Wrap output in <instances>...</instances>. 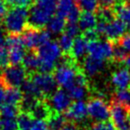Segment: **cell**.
I'll list each match as a JSON object with an SVG mask.
<instances>
[{
  "instance_id": "83f0119b",
  "label": "cell",
  "mask_w": 130,
  "mask_h": 130,
  "mask_svg": "<svg viewBox=\"0 0 130 130\" xmlns=\"http://www.w3.org/2000/svg\"><path fill=\"white\" fill-rule=\"evenodd\" d=\"M57 44L60 48L61 52L63 55H70L71 50L74 44V39L73 37L67 36L66 34H62L59 36L58 39H57Z\"/></svg>"
},
{
  "instance_id": "cb8c5ba5",
  "label": "cell",
  "mask_w": 130,
  "mask_h": 130,
  "mask_svg": "<svg viewBox=\"0 0 130 130\" xmlns=\"http://www.w3.org/2000/svg\"><path fill=\"white\" fill-rule=\"evenodd\" d=\"M19 114H20L19 107L9 105V104H6V103L0 106V119L14 120L15 118L18 117Z\"/></svg>"
},
{
  "instance_id": "7dc6e473",
  "label": "cell",
  "mask_w": 130,
  "mask_h": 130,
  "mask_svg": "<svg viewBox=\"0 0 130 130\" xmlns=\"http://www.w3.org/2000/svg\"><path fill=\"white\" fill-rule=\"evenodd\" d=\"M128 122H129V123H130V113H129V116H128Z\"/></svg>"
},
{
  "instance_id": "f1b7e54d",
  "label": "cell",
  "mask_w": 130,
  "mask_h": 130,
  "mask_svg": "<svg viewBox=\"0 0 130 130\" xmlns=\"http://www.w3.org/2000/svg\"><path fill=\"white\" fill-rule=\"evenodd\" d=\"M112 100L130 108V88L117 90L114 94Z\"/></svg>"
},
{
  "instance_id": "9a60e30c",
  "label": "cell",
  "mask_w": 130,
  "mask_h": 130,
  "mask_svg": "<svg viewBox=\"0 0 130 130\" xmlns=\"http://www.w3.org/2000/svg\"><path fill=\"white\" fill-rule=\"evenodd\" d=\"M111 83L117 90L127 89L130 85V70L121 68L115 71L111 76Z\"/></svg>"
},
{
  "instance_id": "ac0fdd59",
  "label": "cell",
  "mask_w": 130,
  "mask_h": 130,
  "mask_svg": "<svg viewBox=\"0 0 130 130\" xmlns=\"http://www.w3.org/2000/svg\"><path fill=\"white\" fill-rule=\"evenodd\" d=\"M22 64H23L22 66L27 71L28 75L37 73V71H39L40 69V59L37 56V52L32 51L30 53L26 54Z\"/></svg>"
},
{
  "instance_id": "7402d4cb",
  "label": "cell",
  "mask_w": 130,
  "mask_h": 130,
  "mask_svg": "<svg viewBox=\"0 0 130 130\" xmlns=\"http://www.w3.org/2000/svg\"><path fill=\"white\" fill-rule=\"evenodd\" d=\"M67 119L64 116V114H59L54 112L52 116L47 121L49 130H62L66 124H67Z\"/></svg>"
},
{
  "instance_id": "74e56055",
  "label": "cell",
  "mask_w": 130,
  "mask_h": 130,
  "mask_svg": "<svg viewBox=\"0 0 130 130\" xmlns=\"http://www.w3.org/2000/svg\"><path fill=\"white\" fill-rule=\"evenodd\" d=\"M117 43L119 45H121L127 53H130V32L125 34Z\"/></svg>"
},
{
  "instance_id": "8fae6325",
  "label": "cell",
  "mask_w": 130,
  "mask_h": 130,
  "mask_svg": "<svg viewBox=\"0 0 130 130\" xmlns=\"http://www.w3.org/2000/svg\"><path fill=\"white\" fill-rule=\"evenodd\" d=\"M126 30H127L126 25L119 18H116L111 22L106 23L103 36L108 39V41L116 43L125 35Z\"/></svg>"
},
{
  "instance_id": "ee69618b",
  "label": "cell",
  "mask_w": 130,
  "mask_h": 130,
  "mask_svg": "<svg viewBox=\"0 0 130 130\" xmlns=\"http://www.w3.org/2000/svg\"><path fill=\"white\" fill-rule=\"evenodd\" d=\"M6 46V38L3 36V34L0 32V49Z\"/></svg>"
},
{
  "instance_id": "277c9868",
  "label": "cell",
  "mask_w": 130,
  "mask_h": 130,
  "mask_svg": "<svg viewBox=\"0 0 130 130\" xmlns=\"http://www.w3.org/2000/svg\"><path fill=\"white\" fill-rule=\"evenodd\" d=\"M28 73L23 66L12 65L3 70L1 78L8 88L22 87L26 79L28 78Z\"/></svg>"
},
{
  "instance_id": "4316f807",
  "label": "cell",
  "mask_w": 130,
  "mask_h": 130,
  "mask_svg": "<svg viewBox=\"0 0 130 130\" xmlns=\"http://www.w3.org/2000/svg\"><path fill=\"white\" fill-rule=\"evenodd\" d=\"M75 7L74 0H57V15L67 18L71 10Z\"/></svg>"
},
{
  "instance_id": "d4e9b609",
  "label": "cell",
  "mask_w": 130,
  "mask_h": 130,
  "mask_svg": "<svg viewBox=\"0 0 130 130\" xmlns=\"http://www.w3.org/2000/svg\"><path fill=\"white\" fill-rule=\"evenodd\" d=\"M90 87L89 85H81V84H74L69 90L68 94L73 100L80 101L81 99L86 97L87 93L89 92Z\"/></svg>"
},
{
  "instance_id": "52a82bcc",
  "label": "cell",
  "mask_w": 130,
  "mask_h": 130,
  "mask_svg": "<svg viewBox=\"0 0 130 130\" xmlns=\"http://www.w3.org/2000/svg\"><path fill=\"white\" fill-rule=\"evenodd\" d=\"M29 77L38 87V89L43 94L45 100L51 98L57 91V83L52 74L37 72L29 75Z\"/></svg>"
},
{
  "instance_id": "9c48e42d",
  "label": "cell",
  "mask_w": 130,
  "mask_h": 130,
  "mask_svg": "<svg viewBox=\"0 0 130 130\" xmlns=\"http://www.w3.org/2000/svg\"><path fill=\"white\" fill-rule=\"evenodd\" d=\"M113 43L108 40H94L88 42L87 52L90 57L100 60H113Z\"/></svg>"
},
{
  "instance_id": "5bb4252c",
  "label": "cell",
  "mask_w": 130,
  "mask_h": 130,
  "mask_svg": "<svg viewBox=\"0 0 130 130\" xmlns=\"http://www.w3.org/2000/svg\"><path fill=\"white\" fill-rule=\"evenodd\" d=\"M39 32H40V30L27 27V29L21 36L25 48L32 50V51H37V49L40 47Z\"/></svg>"
},
{
  "instance_id": "681fc988",
  "label": "cell",
  "mask_w": 130,
  "mask_h": 130,
  "mask_svg": "<svg viewBox=\"0 0 130 130\" xmlns=\"http://www.w3.org/2000/svg\"><path fill=\"white\" fill-rule=\"evenodd\" d=\"M129 3H130V0H129Z\"/></svg>"
},
{
  "instance_id": "2e32d148",
  "label": "cell",
  "mask_w": 130,
  "mask_h": 130,
  "mask_svg": "<svg viewBox=\"0 0 130 130\" xmlns=\"http://www.w3.org/2000/svg\"><path fill=\"white\" fill-rule=\"evenodd\" d=\"M104 61L100 60L94 57H86L83 60V65H82V70L84 74L86 75V77H94L98 75L99 73H101L103 68H104Z\"/></svg>"
},
{
  "instance_id": "bcb514c9",
  "label": "cell",
  "mask_w": 130,
  "mask_h": 130,
  "mask_svg": "<svg viewBox=\"0 0 130 130\" xmlns=\"http://www.w3.org/2000/svg\"><path fill=\"white\" fill-rule=\"evenodd\" d=\"M127 0H117V4H123V3H126Z\"/></svg>"
},
{
  "instance_id": "c3c4849f",
  "label": "cell",
  "mask_w": 130,
  "mask_h": 130,
  "mask_svg": "<svg viewBox=\"0 0 130 130\" xmlns=\"http://www.w3.org/2000/svg\"><path fill=\"white\" fill-rule=\"evenodd\" d=\"M0 128H1V125H0Z\"/></svg>"
},
{
  "instance_id": "30bf717a",
  "label": "cell",
  "mask_w": 130,
  "mask_h": 130,
  "mask_svg": "<svg viewBox=\"0 0 130 130\" xmlns=\"http://www.w3.org/2000/svg\"><path fill=\"white\" fill-rule=\"evenodd\" d=\"M46 102L54 112L59 114H64L73 103L69 94L63 89H57L52 97L46 100Z\"/></svg>"
},
{
  "instance_id": "ab89813d",
  "label": "cell",
  "mask_w": 130,
  "mask_h": 130,
  "mask_svg": "<svg viewBox=\"0 0 130 130\" xmlns=\"http://www.w3.org/2000/svg\"><path fill=\"white\" fill-rule=\"evenodd\" d=\"M8 89V87L5 85L2 78H1V75H0V106L3 105L5 102V96H6V91Z\"/></svg>"
},
{
  "instance_id": "ba28073f",
  "label": "cell",
  "mask_w": 130,
  "mask_h": 130,
  "mask_svg": "<svg viewBox=\"0 0 130 130\" xmlns=\"http://www.w3.org/2000/svg\"><path fill=\"white\" fill-rule=\"evenodd\" d=\"M6 47L9 50L10 63L12 65H19L23 62L26 51L21 36L9 35L6 38Z\"/></svg>"
},
{
  "instance_id": "f546056e",
  "label": "cell",
  "mask_w": 130,
  "mask_h": 130,
  "mask_svg": "<svg viewBox=\"0 0 130 130\" xmlns=\"http://www.w3.org/2000/svg\"><path fill=\"white\" fill-rule=\"evenodd\" d=\"M77 6L82 12H97L100 8L99 0H77Z\"/></svg>"
},
{
  "instance_id": "1f68e13d",
  "label": "cell",
  "mask_w": 130,
  "mask_h": 130,
  "mask_svg": "<svg viewBox=\"0 0 130 130\" xmlns=\"http://www.w3.org/2000/svg\"><path fill=\"white\" fill-rule=\"evenodd\" d=\"M6 4L10 6L11 8H14V7H27L30 8L35 0H4Z\"/></svg>"
},
{
  "instance_id": "603a6c76",
  "label": "cell",
  "mask_w": 130,
  "mask_h": 130,
  "mask_svg": "<svg viewBox=\"0 0 130 130\" xmlns=\"http://www.w3.org/2000/svg\"><path fill=\"white\" fill-rule=\"evenodd\" d=\"M115 11L119 19L122 21L127 28H130V3L117 4L115 6Z\"/></svg>"
},
{
  "instance_id": "4dcf8cb0",
  "label": "cell",
  "mask_w": 130,
  "mask_h": 130,
  "mask_svg": "<svg viewBox=\"0 0 130 130\" xmlns=\"http://www.w3.org/2000/svg\"><path fill=\"white\" fill-rule=\"evenodd\" d=\"M113 60L116 62H123L125 57L128 56L127 52L117 42L113 43Z\"/></svg>"
},
{
  "instance_id": "d6a6232c",
  "label": "cell",
  "mask_w": 130,
  "mask_h": 130,
  "mask_svg": "<svg viewBox=\"0 0 130 130\" xmlns=\"http://www.w3.org/2000/svg\"><path fill=\"white\" fill-rule=\"evenodd\" d=\"M10 63V56H9V50L5 46L0 49V69H6L9 67Z\"/></svg>"
},
{
  "instance_id": "44dd1931",
  "label": "cell",
  "mask_w": 130,
  "mask_h": 130,
  "mask_svg": "<svg viewBox=\"0 0 130 130\" xmlns=\"http://www.w3.org/2000/svg\"><path fill=\"white\" fill-rule=\"evenodd\" d=\"M66 24L67 23L65 22V18L56 14L51 18V20L49 21V23L47 24V30L50 32V34L58 35L65 31Z\"/></svg>"
},
{
  "instance_id": "d590c367",
  "label": "cell",
  "mask_w": 130,
  "mask_h": 130,
  "mask_svg": "<svg viewBox=\"0 0 130 130\" xmlns=\"http://www.w3.org/2000/svg\"><path fill=\"white\" fill-rule=\"evenodd\" d=\"M91 130H116V128L111 121H105L93 123L91 126Z\"/></svg>"
},
{
  "instance_id": "836d02e7",
  "label": "cell",
  "mask_w": 130,
  "mask_h": 130,
  "mask_svg": "<svg viewBox=\"0 0 130 130\" xmlns=\"http://www.w3.org/2000/svg\"><path fill=\"white\" fill-rule=\"evenodd\" d=\"M80 29L78 27V23H67L66 27H65L64 34L71 37H77L79 35Z\"/></svg>"
},
{
  "instance_id": "4fadbf2b",
  "label": "cell",
  "mask_w": 130,
  "mask_h": 130,
  "mask_svg": "<svg viewBox=\"0 0 130 130\" xmlns=\"http://www.w3.org/2000/svg\"><path fill=\"white\" fill-rule=\"evenodd\" d=\"M54 111L49 106L46 100H38L30 111V114L35 121H45L47 122L52 116Z\"/></svg>"
},
{
  "instance_id": "3957f363",
  "label": "cell",
  "mask_w": 130,
  "mask_h": 130,
  "mask_svg": "<svg viewBox=\"0 0 130 130\" xmlns=\"http://www.w3.org/2000/svg\"><path fill=\"white\" fill-rule=\"evenodd\" d=\"M29 8L14 7L9 10L4 17L5 29L10 35L20 36L28 27Z\"/></svg>"
},
{
  "instance_id": "484cf974",
  "label": "cell",
  "mask_w": 130,
  "mask_h": 130,
  "mask_svg": "<svg viewBox=\"0 0 130 130\" xmlns=\"http://www.w3.org/2000/svg\"><path fill=\"white\" fill-rule=\"evenodd\" d=\"M17 125L19 130H31L32 123L35 122V119L32 117V115L27 112H20L17 117Z\"/></svg>"
},
{
  "instance_id": "8d00e7d4",
  "label": "cell",
  "mask_w": 130,
  "mask_h": 130,
  "mask_svg": "<svg viewBox=\"0 0 130 130\" xmlns=\"http://www.w3.org/2000/svg\"><path fill=\"white\" fill-rule=\"evenodd\" d=\"M0 130H19L17 122L14 120H5V119H0Z\"/></svg>"
},
{
  "instance_id": "7c38bea8",
  "label": "cell",
  "mask_w": 130,
  "mask_h": 130,
  "mask_svg": "<svg viewBox=\"0 0 130 130\" xmlns=\"http://www.w3.org/2000/svg\"><path fill=\"white\" fill-rule=\"evenodd\" d=\"M67 121L70 122H79L85 120L88 116V109H87V103L82 101H77L73 102L69 109L64 113Z\"/></svg>"
},
{
  "instance_id": "b9f144b4",
  "label": "cell",
  "mask_w": 130,
  "mask_h": 130,
  "mask_svg": "<svg viewBox=\"0 0 130 130\" xmlns=\"http://www.w3.org/2000/svg\"><path fill=\"white\" fill-rule=\"evenodd\" d=\"M8 5L4 2V0H0V18H3L8 13Z\"/></svg>"
},
{
  "instance_id": "d6986e66",
  "label": "cell",
  "mask_w": 130,
  "mask_h": 130,
  "mask_svg": "<svg viewBox=\"0 0 130 130\" xmlns=\"http://www.w3.org/2000/svg\"><path fill=\"white\" fill-rule=\"evenodd\" d=\"M98 24V18L95 13L89 12H82L78 20V27L81 32H86L88 30L96 29Z\"/></svg>"
},
{
  "instance_id": "f35d334b",
  "label": "cell",
  "mask_w": 130,
  "mask_h": 130,
  "mask_svg": "<svg viewBox=\"0 0 130 130\" xmlns=\"http://www.w3.org/2000/svg\"><path fill=\"white\" fill-rule=\"evenodd\" d=\"M31 130H49L48 123L45 121H35Z\"/></svg>"
},
{
  "instance_id": "6da1fadb",
  "label": "cell",
  "mask_w": 130,
  "mask_h": 130,
  "mask_svg": "<svg viewBox=\"0 0 130 130\" xmlns=\"http://www.w3.org/2000/svg\"><path fill=\"white\" fill-rule=\"evenodd\" d=\"M57 0H35L29 8L28 27L41 30L57 12Z\"/></svg>"
},
{
  "instance_id": "ffe728a7",
  "label": "cell",
  "mask_w": 130,
  "mask_h": 130,
  "mask_svg": "<svg viewBox=\"0 0 130 130\" xmlns=\"http://www.w3.org/2000/svg\"><path fill=\"white\" fill-rule=\"evenodd\" d=\"M23 98H24V94L19 88H8L6 91L4 103L19 107L23 101Z\"/></svg>"
},
{
  "instance_id": "60d3db41",
  "label": "cell",
  "mask_w": 130,
  "mask_h": 130,
  "mask_svg": "<svg viewBox=\"0 0 130 130\" xmlns=\"http://www.w3.org/2000/svg\"><path fill=\"white\" fill-rule=\"evenodd\" d=\"M100 7H105V8H115L117 0H99Z\"/></svg>"
},
{
  "instance_id": "7bdbcfd3",
  "label": "cell",
  "mask_w": 130,
  "mask_h": 130,
  "mask_svg": "<svg viewBox=\"0 0 130 130\" xmlns=\"http://www.w3.org/2000/svg\"><path fill=\"white\" fill-rule=\"evenodd\" d=\"M62 130H80V129H79V127H78L76 123L68 122H67V124L63 127V129Z\"/></svg>"
},
{
  "instance_id": "5b68a950",
  "label": "cell",
  "mask_w": 130,
  "mask_h": 130,
  "mask_svg": "<svg viewBox=\"0 0 130 130\" xmlns=\"http://www.w3.org/2000/svg\"><path fill=\"white\" fill-rule=\"evenodd\" d=\"M88 116L95 122L109 121L110 108L104 99L101 97L91 98L87 102Z\"/></svg>"
},
{
  "instance_id": "8992f818",
  "label": "cell",
  "mask_w": 130,
  "mask_h": 130,
  "mask_svg": "<svg viewBox=\"0 0 130 130\" xmlns=\"http://www.w3.org/2000/svg\"><path fill=\"white\" fill-rule=\"evenodd\" d=\"M110 118L116 130H130V123L128 116L130 108L122 105L115 101H111L109 103Z\"/></svg>"
},
{
  "instance_id": "7a4b0ae2",
  "label": "cell",
  "mask_w": 130,
  "mask_h": 130,
  "mask_svg": "<svg viewBox=\"0 0 130 130\" xmlns=\"http://www.w3.org/2000/svg\"><path fill=\"white\" fill-rule=\"evenodd\" d=\"M36 52L40 59V73L47 74L55 72L57 62L63 55L56 41H49L40 46Z\"/></svg>"
},
{
  "instance_id": "e575fe53",
  "label": "cell",
  "mask_w": 130,
  "mask_h": 130,
  "mask_svg": "<svg viewBox=\"0 0 130 130\" xmlns=\"http://www.w3.org/2000/svg\"><path fill=\"white\" fill-rule=\"evenodd\" d=\"M80 9L78 8L77 5H75L71 12H69V14L67 16V23H78V20H79V17H80Z\"/></svg>"
},
{
  "instance_id": "f6af8a7d",
  "label": "cell",
  "mask_w": 130,
  "mask_h": 130,
  "mask_svg": "<svg viewBox=\"0 0 130 130\" xmlns=\"http://www.w3.org/2000/svg\"><path fill=\"white\" fill-rule=\"evenodd\" d=\"M123 64H124L126 69L130 70V54L125 57V59L123 60Z\"/></svg>"
},
{
  "instance_id": "e0dca14e",
  "label": "cell",
  "mask_w": 130,
  "mask_h": 130,
  "mask_svg": "<svg viewBox=\"0 0 130 130\" xmlns=\"http://www.w3.org/2000/svg\"><path fill=\"white\" fill-rule=\"evenodd\" d=\"M87 46H88V41L86 40L83 36H78L75 38L74 44L70 53V57L73 58L74 60H79L80 58L85 56L87 52Z\"/></svg>"
}]
</instances>
